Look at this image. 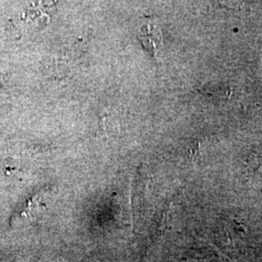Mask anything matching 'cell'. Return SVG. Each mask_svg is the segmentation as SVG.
<instances>
[{
  "mask_svg": "<svg viewBox=\"0 0 262 262\" xmlns=\"http://www.w3.org/2000/svg\"><path fill=\"white\" fill-rule=\"evenodd\" d=\"M139 39L144 48L154 56L162 44L161 33L159 28L154 26H145L142 28L139 33Z\"/></svg>",
  "mask_w": 262,
  "mask_h": 262,
  "instance_id": "6da1fadb",
  "label": "cell"
}]
</instances>
